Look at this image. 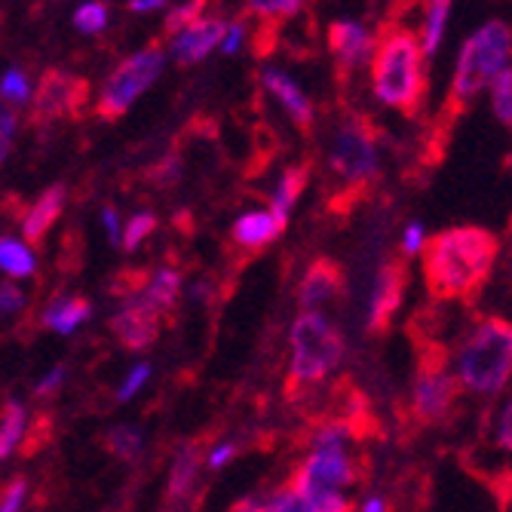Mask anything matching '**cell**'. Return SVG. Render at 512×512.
<instances>
[{
  "label": "cell",
  "mask_w": 512,
  "mask_h": 512,
  "mask_svg": "<svg viewBox=\"0 0 512 512\" xmlns=\"http://www.w3.org/2000/svg\"><path fill=\"white\" fill-rule=\"evenodd\" d=\"M512 28L500 19L485 22L467 40L460 43V53L451 74V102L457 108L473 105L485 89L497 80V74L512 65Z\"/></svg>",
  "instance_id": "3957f363"
},
{
  "label": "cell",
  "mask_w": 512,
  "mask_h": 512,
  "mask_svg": "<svg viewBox=\"0 0 512 512\" xmlns=\"http://www.w3.org/2000/svg\"><path fill=\"white\" fill-rule=\"evenodd\" d=\"M261 86L270 92V96L286 108V114L298 123V126H310L313 123V102L301 89V83L295 77H289L286 71H279L273 65H264L258 74Z\"/></svg>",
  "instance_id": "2e32d148"
},
{
  "label": "cell",
  "mask_w": 512,
  "mask_h": 512,
  "mask_svg": "<svg viewBox=\"0 0 512 512\" xmlns=\"http://www.w3.org/2000/svg\"><path fill=\"white\" fill-rule=\"evenodd\" d=\"M246 40H249V25L240 22V19H227V28H224V40H221V53L224 56H237L246 50Z\"/></svg>",
  "instance_id": "836d02e7"
},
{
  "label": "cell",
  "mask_w": 512,
  "mask_h": 512,
  "mask_svg": "<svg viewBox=\"0 0 512 512\" xmlns=\"http://www.w3.org/2000/svg\"><path fill=\"white\" fill-rule=\"evenodd\" d=\"M307 497L313 500L316 512H350L353 509L338 491H316V494H307Z\"/></svg>",
  "instance_id": "e575fe53"
},
{
  "label": "cell",
  "mask_w": 512,
  "mask_h": 512,
  "mask_svg": "<svg viewBox=\"0 0 512 512\" xmlns=\"http://www.w3.org/2000/svg\"><path fill=\"white\" fill-rule=\"evenodd\" d=\"M148 375H151V368H148V365H135V368H132V375L126 378V384H123V390H120V402L132 399L138 390H142L145 381H148Z\"/></svg>",
  "instance_id": "8d00e7d4"
},
{
  "label": "cell",
  "mask_w": 512,
  "mask_h": 512,
  "mask_svg": "<svg viewBox=\"0 0 512 512\" xmlns=\"http://www.w3.org/2000/svg\"><path fill=\"white\" fill-rule=\"evenodd\" d=\"M286 230V224H279V218L270 212V209H255V212H246L237 224H234V240L240 246H267L273 243L279 234Z\"/></svg>",
  "instance_id": "ac0fdd59"
},
{
  "label": "cell",
  "mask_w": 512,
  "mask_h": 512,
  "mask_svg": "<svg viewBox=\"0 0 512 512\" xmlns=\"http://www.w3.org/2000/svg\"><path fill=\"white\" fill-rule=\"evenodd\" d=\"M329 163L344 181L356 184V188L368 184L371 178H378L381 160H378V138L371 132V126L362 120H347L335 132Z\"/></svg>",
  "instance_id": "52a82bcc"
},
{
  "label": "cell",
  "mask_w": 512,
  "mask_h": 512,
  "mask_svg": "<svg viewBox=\"0 0 512 512\" xmlns=\"http://www.w3.org/2000/svg\"><path fill=\"white\" fill-rule=\"evenodd\" d=\"M0 307H4V313H16L22 307V292L10 283H4V289H0Z\"/></svg>",
  "instance_id": "b9f144b4"
},
{
  "label": "cell",
  "mask_w": 512,
  "mask_h": 512,
  "mask_svg": "<svg viewBox=\"0 0 512 512\" xmlns=\"http://www.w3.org/2000/svg\"><path fill=\"white\" fill-rule=\"evenodd\" d=\"M65 209V188L62 184H53V188H46L43 197L28 206L22 212V237L25 243H40L46 237V230L56 224V218L62 215Z\"/></svg>",
  "instance_id": "e0dca14e"
},
{
  "label": "cell",
  "mask_w": 512,
  "mask_h": 512,
  "mask_svg": "<svg viewBox=\"0 0 512 512\" xmlns=\"http://www.w3.org/2000/svg\"><path fill=\"white\" fill-rule=\"evenodd\" d=\"M25 433V408L19 402H7L4 405V421H0V454L10 457L16 442Z\"/></svg>",
  "instance_id": "484cf974"
},
{
  "label": "cell",
  "mask_w": 512,
  "mask_h": 512,
  "mask_svg": "<svg viewBox=\"0 0 512 512\" xmlns=\"http://www.w3.org/2000/svg\"><path fill=\"white\" fill-rule=\"evenodd\" d=\"M234 454H237L234 445H221V448H215V451L209 454V467H212V470H221L224 463H227L230 457H234Z\"/></svg>",
  "instance_id": "f6af8a7d"
},
{
  "label": "cell",
  "mask_w": 512,
  "mask_h": 512,
  "mask_svg": "<svg viewBox=\"0 0 512 512\" xmlns=\"http://www.w3.org/2000/svg\"><path fill=\"white\" fill-rule=\"evenodd\" d=\"M80 99H83L80 80H74L65 71H46L37 86V96H34V114L43 120L65 117L80 105Z\"/></svg>",
  "instance_id": "5bb4252c"
},
{
  "label": "cell",
  "mask_w": 512,
  "mask_h": 512,
  "mask_svg": "<svg viewBox=\"0 0 512 512\" xmlns=\"http://www.w3.org/2000/svg\"><path fill=\"white\" fill-rule=\"evenodd\" d=\"M114 335L129 350H145V347H151L157 341V335H160V310L154 304H148L145 298L129 301L114 316Z\"/></svg>",
  "instance_id": "4fadbf2b"
},
{
  "label": "cell",
  "mask_w": 512,
  "mask_h": 512,
  "mask_svg": "<svg viewBox=\"0 0 512 512\" xmlns=\"http://www.w3.org/2000/svg\"><path fill=\"white\" fill-rule=\"evenodd\" d=\"M166 59L169 50H163L160 43H148L138 53L126 56L99 89V114L108 120L123 117L160 80V74L166 71Z\"/></svg>",
  "instance_id": "8992f818"
},
{
  "label": "cell",
  "mask_w": 512,
  "mask_h": 512,
  "mask_svg": "<svg viewBox=\"0 0 512 512\" xmlns=\"http://www.w3.org/2000/svg\"><path fill=\"white\" fill-rule=\"evenodd\" d=\"M230 512H270V506L264 500H258V497H246V500L230 506Z\"/></svg>",
  "instance_id": "bcb514c9"
},
{
  "label": "cell",
  "mask_w": 512,
  "mask_h": 512,
  "mask_svg": "<svg viewBox=\"0 0 512 512\" xmlns=\"http://www.w3.org/2000/svg\"><path fill=\"white\" fill-rule=\"evenodd\" d=\"M307 0H246V13L264 22L295 19L304 10Z\"/></svg>",
  "instance_id": "d4e9b609"
},
{
  "label": "cell",
  "mask_w": 512,
  "mask_h": 512,
  "mask_svg": "<svg viewBox=\"0 0 512 512\" xmlns=\"http://www.w3.org/2000/svg\"><path fill=\"white\" fill-rule=\"evenodd\" d=\"M451 4L454 0H427L424 19H421V46L427 59H436V53L442 50L445 34H448V19H451Z\"/></svg>",
  "instance_id": "ffe728a7"
},
{
  "label": "cell",
  "mask_w": 512,
  "mask_h": 512,
  "mask_svg": "<svg viewBox=\"0 0 512 512\" xmlns=\"http://www.w3.org/2000/svg\"><path fill=\"white\" fill-rule=\"evenodd\" d=\"M71 25L86 37H96L111 25V7L102 4V0H83V4L71 13Z\"/></svg>",
  "instance_id": "7402d4cb"
},
{
  "label": "cell",
  "mask_w": 512,
  "mask_h": 512,
  "mask_svg": "<svg viewBox=\"0 0 512 512\" xmlns=\"http://www.w3.org/2000/svg\"><path fill=\"white\" fill-rule=\"evenodd\" d=\"M405 283H408V270H405L402 261H390V264L381 267L375 292H371V304H368V332L381 335L387 329L393 313L402 304Z\"/></svg>",
  "instance_id": "7c38bea8"
},
{
  "label": "cell",
  "mask_w": 512,
  "mask_h": 512,
  "mask_svg": "<svg viewBox=\"0 0 512 512\" xmlns=\"http://www.w3.org/2000/svg\"><path fill=\"white\" fill-rule=\"evenodd\" d=\"M362 512H384V503L381 500H368Z\"/></svg>",
  "instance_id": "c3c4849f"
},
{
  "label": "cell",
  "mask_w": 512,
  "mask_h": 512,
  "mask_svg": "<svg viewBox=\"0 0 512 512\" xmlns=\"http://www.w3.org/2000/svg\"><path fill=\"white\" fill-rule=\"evenodd\" d=\"M356 482V467L353 460L344 454V448L332 451H313V457L292 476V488L301 494H316V491H332Z\"/></svg>",
  "instance_id": "30bf717a"
},
{
  "label": "cell",
  "mask_w": 512,
  "mask_h": 512,
  "mask_svg": "<svg viewBox=\"0 0 512 512\" xmlns=\"http://www.w3.org/2000/svg\"><path fill=\"white\" fill-rule=\"evenodd\" d=\"M270 512H316L313 509V500L301 491H295L292 485H286L283 491H276L270 500H267Z\"/></svg>",
  "instance_id": "1f68e13d"
},
{
  "label": "cell",
  "mask_w": 512,
  "mask_h": 512,
  "mask_svg": "<svg viewBox=\"0 0 512 512\" xmlns=\"http://www.w3.org/2000/svg\"><path fill=\"white\" fill-rule=\"evenodd\" d=\"M154 227H157V218H154L151 212H138L135 218H129V224H126V230H123V246H126L129 252L138 249V243L148 240V237L154 234Z\"/></svg>",
  "instance_id": "d6a6232c"
},
{
  "label": "cell",
  "mask_w": 512,
  "mask_h": 512,
  "mask_svg": "<svg viewBox=\"0 0 512 512\" xmlns=\"http://www.w3.org/2000/svg\"><path fill=\"white\" fill-rule=\"evenodd\" d=\"M129 13H135V16H151V13H169V0H129Z\"/></svg>",
  "instance_id": "60d3db41"
},
{
  "label": "cell",
  "mask_w": 512,
  "mask_h": 512,
  "mask_svg": "<svg viewBox=\"0 0 512 512\" xmlns=\"http://www.w3.org/2000/svg\"><path fill=\"white\" fill-rule=\"evenodd\" d=\"M34 86H31V77L25 68H7L4 77H0V99H4V105H28L34 102Z\"/></svg>",
  "instance_id": "cb8c5ba5"
},
{
  "label": "cell",
  "mask_w": 512,
  "mask_h": 512,
  "mask_svg": "<svg viewBox=\"0 0 512 512\" xmlns=\"http://www.w3.org/2000/svg\"><path fill=\"white\" fill-rule=\"evenodd\" d=\"M344 341L335 332V325L319 316L304 313L292 325V371H289V393H298L307 384L322 381L341 362Z\"/></svg>",
  "instance_id": "5b68a950"
},
{
  "label": "cell",
  "mask_w": 512,
  "mask_h": 512,
  "mask_svg": "<svg viewBox=\"0 0 512 512\" xmlns=\"http://www.w3.org/2000/svg\"><path fill=\"white\" fill-rule=\"evenodd\" d=\"M197 467H200L197 448H181L178 457H175V463H172V473H169V497L188 494V488L197 479Z\"/></svg>",
  "instance_id": "603a6c76"
},
{
  "label": "cell",
  "mask_w": 512,
  "mask_h": 512,
  "mask_svg": "<svg viewBox=\"0 0 512 512\" xmlns=\"http://www.w3.org/2000/svg\"><path fill=\"white\" fill-rule=\"evenodd\" d=\"M344 289V273L332 258H319L310 264V270L304 273L301 286H298V301L307 313H316V307L329 304L341 295Z\"/></svg>",
  "instance_id": "9a60e30c"
},
{
  "label": "cell",
  "mask_w": 512,
  "mask_h": 512,
  "mask_svg": "<svg viewBox=\"0 0 512 512\" xmlns=\"http://www.w3.org/2000/svg\"><path fill=\"white\" fill-rule=\"evenodd\" d=\"M378 43L381 37H375V31L359 19H335L329 25V50L344 71H359L365 65L371 68L378 56Z\"/></svg>",
  "instance_id": "8fae6325"
},
{
  "label": "cell",
  "mask_w": 512,
  "mask_h": 512,
  "mask_svg": "<svg viewBox=\"0 0 512 512\" xmlns=\"http://www.w3.org/2000/svg\"><path fill=\"white\" fill-rule=\"evenodd\" d=\"M224 28L227 19L218 16H203L197 22H191L188 28H181L175 34H169V59L181 68H191L206 62L215 50H221V40H224Z\"/></svg>",
  "instance_id": "9c48e42d"
},
{
  "label": "cell",
  "mask_w": 512,
  "mask_h": 512,
  "mask_svg": "<svg viewBox=\"0 0 512 512\" xmlns=\"http://www.w3.org/2000/svg\"><path fill=\"white\" fill-rule=\"evenodd\" d=\"M62 378H65V371H62V368H53L50 375H46V378L37 384V393H40V396H50V393L62 384Z\"/></svg>",
  "instance_id": "ee69618b"
},
{
  "label": "cell",
  "mask_w": 512,
  "mask_h": 512,
  "mask_svg": "<svg viewBox=\"0 0 512 512\" xmlns=\"http://www.w3.org/2000/svg\"><path fill=\"white\" fill-rule=\"evenodd\" d=\"M142 445H145V436L135 427H117L108 433V448L123 460H135L138 454H142Z\"/></svg>",
  "instance_id": "f546056e"
},
{
  "label": "cell",
  "mask_w": 512,
  "mask_h": 512,
  "mask_svg": "<svg viewBox=\"0 0 512 512\" xmlns=\"http://www.w3.org/2000/svg\"><path fill=\"white\" fill-rule=\"evenodd\" d=\"M307 181H310L307 166H292V169L283 172V178H279L276 191H273V197H270V212L279 218V224H289V215H292L298 197L304 194Z\"/></svg>",
  "instance_id": "d6986e66"
},
{
  "label": "cell",
  "mask_w": 512,
  "mask_h": 512,
  "mask_svg": "<svg viewBox=\"0 0 512 512\" xmlns=\"http://www.w3.org/2000/svg\"><path fill=\"white\" fill-rule=\"evenodd\" d=\"M102 221H105V227H108L111 243H117V237H120V221H117V212H114V209H105V212H102Z\"/></svg>",
  "instance_id": "7dc6e473"
},
{
  "label": "cell",
  "mask_w": 512,
  "mask_h": 512,
  "mask_svg": "<svg viewBox=\"0 0 512 512\" xmlns=\"http://www.w3.org/2000/svg\"><path fill=\"white\" fill-rule=\"evenodd\" d=\"M497 237L482 227L442 230L424 249V279L433 298L457 301L473 298L497 261Z\"/></svg>",
  "instance_id": "6da1fadb"
},
{
  "label": "cell",
  "mask_w": 512,
  "mask_h": 512,
  "mask_svg": "<svg viewBox=\"0 0 512 512\" xmlns=\"http://www.w3.org/2000/svg\"><path fill=\"white\" fill-rule=\"evenodd\" d=\"M89 316V304L83 298H68V301H56L53 307H46L43 313V322L50 325L53 332L59 335H68L74 332L77 325Z\"/></svg>",
  "instance_id": "44dd1931"
},
{
  "label": "cell",
  "mask_w": 512,
  "mask_h": 512,
  "mask_svg": "<svg viewBox=\"0 0 512 512\" xmlns=\"http://www.w3.org/2000/svg\"><path fill=\"white\" fill-rule=\"evenodd\" d=\"M178 178H181V160L178 157H169V160L157 163V169H154L157 184H175Z\"/></svg>",
  "instance_id": "ab89813d"
},
{
  "label": "cell",
  "mask_w": 512,
  "mask_h": 512,
  "mask_svg": "<svg viewBox=\"0 0 512 512\" xmlns=\"http://www.w3.org/2000/svg\"><path fill=\"white\" fill-rule=\"evenodd\" d=\"M13 129H16V114L10 108H4V114H0V154H10L13 148Z\"/></svg>",
  "instance_id": "f35d334b"
},
{
  "label": "cell",
  "mask_w": 512,
  "mask_h": 512,
  "mask_svg": "<svg viewBox=\"0 0 512 512\" xmlns=\"http://www.w3.org/2000/svg\"><path fill=\"white\" fill-rule=\"evenodd\" d=\"M488 92H491V108H494L497 120L512 129V65H506L497 74V80L491 83Z\"/></svg>",
  "instance_id": "f1b7e54d"
},
{
  "label": "cell",
  "mask_w": 512,
  "mask_h": 512,
  "mask_svg": "<svg viewBox=\"0 0 512 512\" xmlns=\"http://www.w3.org/2000/svg\"><path fill=\"white\" fill-rule=\"evenodd\" d=\"M178 289H181V276H178L175 270H160V273L154 276V283L148 286V292H145V301L154 304V307L163 313V310H169V307L175 304Z\"/></svg>",
  "instance_id": "4316f807"
},
{
  "label": "cell",
  "mask_w": 512,
  "mask_h": 512,
  "mask_svg": "<svg viewBox=\"0 0 512 512\" xmlns=\"http://www.w3.org/2000/svg\"><path fill=\"white\" fill-rule=\"evenodd\" d=\"M457 375L473 393H500L512 378V322L485 319L460 347Z\"/></svg>",
  "instance_id": "277c9868"
},
{
  "label": "cell",
  "mask_w": 512,
  "mask_h": 512,
  "mask_svg": "<svg viewBox=\"0 0 512 512\" xmlns=\"http://www.w3.org/2000/svg\"><path fill=\"white\" fill-rule=\"evenodd\" d=\"M500 445L506 448V451H512V399H509V405L503 408V417H500Z\"/></svg>",
  "instance_id": "7bdbcfd3"
},
{
  "label": "cell",
  "mask_w": 512,
  "mask_h": 512,
  "mask_svg": "<svg viewBox=\"0 0 512 512\" xmlns=\"http://www.w3.org/2000/svg\"><path fill=\"white\" fill-rule=\"evenodd\" d=\"M25 479H16L4 488V500H0V512H19L25 500Z\"/></svg>",
  "instance_id": "d590c367"
},
{
  "label": "cell",
  "mask_w": 512,
  "mask_h": 512,
  "mask_svg": "<svg viewBox=\"0 0 512 512\" xmlns=\"http://www.w3.org/2000/svg\"><path fill=\"white\" fill-rule=\"evenodd\" d=\"M427 56L421 37L405 28H393L381 37L378 56L371 62V86L375 96L402 114L417 111L427 89Z\"/></svg>",
  "instance_id": "7a4b0ae2"
},
{
  "label": "cell",
  "mask_w": 512,
  "mask_h": 512,
  "mask_svg": "<svg viewBox=\"0 0 512 512\" xmlns=\"http://www.w3.org/2000/svg\"><path fill=\"white\" fill-rule=\"evenodd\" d=\"M203 10H206V0H181V4L169 7L166 22H163L166 34H175L181 28H188L191 22L203 19Z\"/></svg>",
  "instance_id": "4dcf8cb0"
},
{
  "label": "cell",
  "mask_w": 512,
  "mask_h": 512,
  "mask_svg": "<svg viewBox=\"0 0 512 512\" xmlns=\"http://www.w3.org/2000/svg\"><path fill=\"white\" fill-rule=\"evenodd\" d=\"M402 249H405V255H417V252H424V249H427V237H424V227H421V224H411V227L405 230Z\"/></svg>",
  "instance_id": "74e56055"
},
{
  "label": "cell",
  "mask_w": 512,
  "mask_h": 512,
  "mask_svg": "<svg viewBox=\"0 0 512 512\" xmlns=\"http://www.w3.org/2000/svg\"><path fill=\"white\" fill-rule=\"evenodd\" d=\"M0 267H4L10 276H31L34 273V258H31L25 243H19L13 237H4V243H0Z\"/></svg>",
  "instance_id": "83f0119b"
},
{
  "label": "cell",
  "mask_w": 512,
  "mask_h": 512,
  "mask_svg": "<svg viewBox=\"0 0 512 512\" xmlns=\"http://www.w3.org/2000/svg\"><path fill=\"white\" fill-rule=\"evenodd\" d=\"M457 399V381L445 368V353L439 347H430L421 353V365H417V381H414V414L427 424L442 421L451 414Z\"/></svg>",
  "instance_id": "ba28073f"
}]
</instances>
